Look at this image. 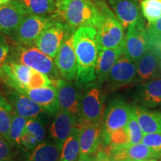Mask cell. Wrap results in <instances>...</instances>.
<instances>
[{
    "label": "cell",
    "instance_id": "5b68a950",
    "mask_svg": "<svg viewBox=\"0 0 161 161\" xmlns=\"http://www.w3.org/2000/svg\"><path fill=\"white\" fill-rule=\"evenodd\" d=\"M7 61L27 66L35 71L47 75L54 82L60 78L53 58L45 55L35 45H11Z\"/></svg>",
    "mask_w": 161,
    "mask_h": 161
},
{
    "label": "cell",
    "instance_id": "30bf717a",
    "mask_svg": "<svg viewBox=\"0 0 161 161\" xmlns=\"http://www.w3.org/2000/svg\"><path fill=\"white\" fill-rule=\"evenodd\" d=\"M133 107L122 96H116L110 101L104 116V140L112 133L126 128Z\"/></svg>",
    "mask_w": 161,
    "mask_h": 161
},
{
    "label": "cell",
    "instance_id": "1f68e13d",
    "mask_svg": "<svg viewBox=\"0 0 161 161\" xmlns=\"http://www.w3.org/2000/svg\"><path fill=\"white\" fill-rule=\"evenodd\" d=\"M26 131L31 133L37 139V142L40 143L43 142L46 137V130L41 120L38 118L30 119L27 120L25 125Z\"/></svg>",
    "mask_w": 161,
    "mask_h": 161
},
{
    "label": "cell",
    "instance_id": "2e32d148",
    "mask_svg": "<svg viewBox=\"0 0 161 161\" xmlns=\"http://www.w3.org/2000/svg\"><path fill=\"white\" fill-rule=\"evenodd\" d=\"M103 122L77 125L80 130L79 156H92L99 148L103 139Z\"/></svg>",
    "mask_w": 161,
    "mask_h": 161
},
{
    "label": "cell",
    "instance_id": "5bb4252c",
    "mask_svg": "<svg viewBox=\"0 0 161 161\" xmlns=\"http://www.w3.org/2000/svg\"><path fill=\"white\" fill-rule=\"evenodd\" d=\"M60 110L69 113L77 118L80 113L82 93L72 81L59 78L55 82Z\"/></svg>",
    "mask_w": 161,
    "mask_h": 161
},
{
    "label": "cell",
    "instance_id": "52a82bcc",
    "mask_svg": "<svg viewBox=\"0 0 161 161\" xmlns=\"http://www.w3.org/2000/svg\"><path fill=\"white\" fill-rule=\"evenodd\" d=\"M56 16H40L29 13L9 40L14 45H35V41Z\"/></svg>",
    "mask_w": 161,
    "mask_h": 161
},
{
    "label": "cell",
    "instance_id": "83f0119b",
    "mask_svg": "<svg viewBox=\"0 0 161 161\" xmlns=\"http://www.w3.org/2000/svg\"><path fill=\"white\" fill-rule=\"evenodd\" d=\"M80 130L75 127L62 147L59 161H77L80 154Z\"/></svg>",
    "mask_w": 161,
    "mask_h": 161
},
{
    "label": "cell",
    "instance_id": "44dd1931",
    "mask_svg": "<svg viewBox=\"0 0 161 161\" xmlns=\"http://www.w3.org/2000/svg\"><path fill=\"white\" fill-rule=\"evenodd\" d=\"M108 2L125 29L142 15L139 0H108Z\"/></svg>",
    "mask_w": 161,
    "mask_h": 161
},
{
    "label": "cell",
    "instance_id": "b9f144b4",
    "mask_svg": "<svg viewBox=\"0 0 161 161\" xmlns=\"http://www.w3.org/2000/svg\"><path fill=\"white\" fill-rule=\"evenodd\" d=\"M110 161H133V160H128V159H121V160H110Z\"/></svg>",
    "mask_w": 161,
    "mask_h": 161
},
{
    "label": "cell",
    "instance_id": "74e56055",
    "mask_svg": "<svg viewBox=\"0 0 161 161\" xmlns=\"http://www.w3.org/2000/svg\"><path fill=\"white\" fill-rule=\"evenodd\" d=\"M95 161H110V157L104 149L100 150L96 155Z\"/></svg>",
    "mask_w": 161,
    "mask_h": 161
},
{
    "label": "cell",
    "instance_id": "ab89813d",
    "mask_svg": "<svg viewBox=\"0 0 161 161\" xmlns=\"http://www.w3.org/2000/svg\"><path fill=\"white\" fill-rule=\"evenodd\" d=\"M78 161H95L92 156H79Z\"/></svg>",
    "mask_w": 161,
    "mask_h": 161
},
{
    "label": "cell",
    "instance_id": "d590c367",
    "mask_svg": "<svg viewBox=\"0 0 161 161\" xmlns=\"http://www.w3.org/2000/svg\"><path fill=\"white\" fill-rule=\"evenodd\" d=\"M11 45L6 36L0 34V69L7 62L8 58Z\"/></svg>",
    "mask_w": 161,
    "mask_h": 161
},
{
    "label": "cell",
    "instance_id": "ffe728a7",
    "mask_svg": "<svg viewBox=\"0 0 161 161\" xmlns=\"http://www.w3.org/2000/svg\"><path fill=\"white\" fill-rule=\"evenodd\" d=\"M110 160L128 159L133 161H142L151 158H158L153 151L143 143H139L125 148H112L107 146L104 149Z\"/></svg>",
    "mask_w": 161,
    "mask_h": 161
},
{
    "label": "cell",
    "instance_id": "7a4b0ae2",
    "mask_svg": "<svg viewBox=\"0 0 161 161\" xmlns=\"http://www.w3.org/2000/svg\"><path fill=\"white\" fill-rule=\"evenodd\" d=\"M56 17L72 29L97 26L99 11L92 0H60L57 3Z\"/></svg>",
    "mask_w": 161,
    "mask_h": 161
},
{
    "label": "cell",
    "instance_id": "277c9868",
    "mask_svg": "<svg viewBox=\"0 0 161 161\" xmlns=\"http://www.w3.org/2000/svg\"><path fill=\"white\" fill-rule=\"evenodd\" d=\"M99 21L96 27L99 46L105 49H122L125 46V29L104 0H96Z\"/></svg>",
    "mask_w": 161,
    "mask_h": 161
},
{
    "label": "cell",
    "instance_id": "7c38bea8",
    "mask_svg": "<svg viewBox=\"0 0 161 161\" xmlns=\"http://www.w3.org/2000/svg\"><path fill=\"white\" fill-rule=\"evenodd\" d=\"M136 66L125 53L120 56L108 75L107 82L110 90H115L128 84L136 83Z\"/></svg>",
    "mask_w": 161,
    "mask_h": 161
},
{
    "label": "cell",
    "instance_id": "d6a6232c",
    "mask_svg": "<svg viewBox=\"0 0 161 161\" xmlns=\"http://www.w3.org/2000/svg\"><path fill=\"white\" fill-rule=\"evenodd\" d=\"M142 142L148 148H150L158 156V158H161V134H144Z\"/></svg>",
    "mask_w": 161,
    "mask_h": 161
},
{
    "label": "cell",
    "instance_id": "4dcf8cb0",
    "mask_svg": "<svg viewBox=\"0 0 161 161\" xmlns=\"http://www.w3.org/2000/svg\"><path fill=\"white\" fill-rule=\"evenodd\" d=\"M127 130H128V138H129L128 147L142 142L144 134L136 119L134 107H133V110L130 114L129 121L127 125Z\"/></svg>",
    "mask_w": 161,
    "mask_h": 161
},
{
    "label": "cell",
    "instance_id": "ac0fdd59",
    "mask_svg": "<svg viewBox=\"0 0 161 161\" xmlns=\"http://www.w3.org/2000/svg\"><path fill=\"white\" fill-rule=\"evenodd\" d=\"M19 92L28 96L41 107L45 112L57 114L60 110L58 91L55 86H47L34 89H23Z\"/></svg>",
    "mask_w": 161,
    "mask_h": 161
},
{
    "label": "cell",
    "instance_id": "f1b7e54d",
    "mask_svg": "<svg viewBox=\"0 0 161 161\" xmlns=\"http://www.w3.org/2000/svg\"><path fill=\"white\" fill-rule=\"evenodd\" d=\"M142 16L152 25L161 17V0H142L140 2Z\"/></svg>",
    "mask_w": 161,
    "mask_h": 161
},
{
    "label": "cell",
    "instance_id": "4316f807",
    "mask_svg": "<svg viewBox=\"0 0 161 161\" xmlns=\"http://www.w3.org/2000/svg\"><path fill=\"white\" fill-rule=\"evenodd\" d=\"M14 107L0 90V136L10 141V127L11 124Z\"/></svg>",
    "mask_w": 161,
    "mask_h": 161
},
{
    "label": "cell",
    "instance_id": "60d3db41",
    "mask_svg": "<svg viewBox=\"0 0 161 161\" xmlns=\"http://www.w3.org/2000/svg\"><path fill=\"white\" fill-rule=\"evenodd\" d=\"M10 1H11V0H0V5H4V4L8 3Z\"/></svg>",
    "mask_w": 161,
    "mask_h": 161
},
{
    "label": "cell",
    "instance_id": "9c48e42d",
    "mask_svg": "<svg viewBox=\"0 0 161 161\" xmlns=\"http://www.w3.org/2000/svg\"><path fill=\"white\" fill-rule=\"evenodd\" d=\"M72 29H75L55 17L39 36L35 46L45 55L55 58L64 40Z\"/></svg>",
    "mask_w": 161,
    "mask_h": 161
},
{
    "label": "cell",
    "instance_id": "e575fe53",
    "mask_svg": "<svg viewBox=\"0 0 161 161\" xmlns=\"http://www.w3.org/2000/svg\"><path fill=\"white\" fill-rule=\"evenodd\" d=\"M13 144L0 136V161H8L14 158Z\"/></svg>",
    "mask_w": 161,
    "mask_h": 161
},
{
    "label": "cell",
    "instance_id": "d6986e66",
    "mask_svg": "<svg viewBox=\"0 0 161 161\" xmlns=\"http://www.w3.org/2000/svg\"><path fill=\"white\" fill-rule=\"evenodd\" d=\"M77 125V118L69 113L60 110L56 114L50 128V134L53 142L60 149H62L64 142Z\"/></svg>",
    "mask_w": 161,
    "mask_h": 161
},
{
    "label": "cell",
    "instance_id": "f546056e",
    "mask_svg": "<svg viewBox=\"0 0 161 161\" xmlns=\"http://www.w3.org/2000/svg\"><path fill=\"white\" fill-rule=\"evenodd\" d=\"M27 120V119L19 115L16 111L13 113L10 127V141L13 145L19 147L21 146L20 140L25 130Z\"/></svg>",
    "mask_w": 161,
    "mask_h": 161
},
{
    "label": "cell",
    "instance_id": "836d02e7",
    "mask_svg": "<svg viewBox=\"0 0 161 161\" xmlns=\"http://www.w3.org/2000/svg\"><path fill=\"white\" fill-rule=\"evenodd\" d=\"M147 30L150 46L161 43V17L152 25H148Z\"/></svg>",
    "mask_w": 161,
    "mask_h": 161
},
{
    "label": "cell",
    "instance_id": "8992f818",
    "mask_svg": "<svg viewBox=\"0 0 161 161\" xmlns=\"http://www.w3.org/2000/svg\"><path fill=\"white\" fill-rule=\"evenodd\" d=\"M82 93L78 125L103 122L105 113V95L101 86L92 83Z\"/></svg>",
    "mask_w": 161,
    "mask_h": 161
},
{
    "label": "cell",
    "instance_id": "4fadbf2b",
    "mask_svg": "<svg viewBox=\"0 0 161 161\" xmlns=\"http://www.w3.org/2000/svg\"><path fill=\"white\" fill-rule=\"evenodd\" d=\"M29 12L18 0L0 5V34L11 37Z\"/></svg>",
    "mask_w": 161,
    "mask_h": 161
},
{
    "label": "cell",
    "instance_id": "8fae6325",
    "mask_svg": "<svg viewBox=\"0 0 161 161\" xmlns=\"http://www.w3.org/2000/svg\"><path fill=\"white\" fill-rule=\"evenodd\" d=\"M75 30L72 29L69 32L54 58L60 76L68 81L75 80L77 74V60L73 45V35Z\"/></svg>",
    "mask_w": 161,
    "mask_h": 161
},
{
    "label": "cell",
    "instance_id": "e0dca14e",
    "mask_svg": "<svg viewBox=\"0 0 161 161\" xmlns=\"http://www.w3.org/2000/svg\"><path fill=\"white\" fill-rule=\"evenodd\" d=\"M136 103L145 108H154L161 105V75L144 81L134 92Z\"/></svg>",
    "mask_w": 161,
    "mask_h": 161
},
{
    "label": "cell",
    "instance_id": "8d00e7d4",
    "mask_svg": "<svg viewBox=\"0 0 161 161\" xmlns=\"http://www.w3.org/2000/svg\"><path fill=\"white\" fill-rule=\"evenodd\" d=\"M20 143H21V146L23 148L29 151H33L35 149L36 147L39 145V142H37L35 136L31 134V133L26 131V130H25V132L21 136Z\"/></svg>",
    "mask_w": 161,
    "mask_h": 161
},
{
    "label": "cell",
    "instance_id": "ee69618b",
    "mask_svg": "<svg viewBox=\"0 0 161 161\" xmlns=\"http://www.w3.org/2000/svg\"><path fill=\"white\" fill-rule=\"evenodd\" d=\"M160 71L161 73V58L160 57Z\"/></svg>",
    "mask_w": 161,
    "mask_h": 161
},
{
    "label": "cell",
    "instance_id": "9a60e30c",
    "mask_svg": "<svg viewBox=\"0 0 161 161\" xmlns=\"http://www.w3.org/2000/svg\"><path fill=\"white\" fill-rule=\"evenodd\" d=\"M3 92L15 108V111L27 119L38 118L40 114L45 112L39 104L35 103L31 98L9 86L4 85Z\"/></svg>",
    "mask_w": 161,
    "mask_h": 161
},
{
    "label": "cell",
    "instance_id": "6da1fadb",
    "mask_svg": "<svg viewBox=\"0 0 161 161\" xmlns=\"http://www.w3.org/2000/svg\"><path fill=\"white\" fill-rule=\"evenodd\" d=\"M73 45L77 60L75 84L80 90L96 81L99 44L97 32L93 27H80L74 32Z\"/></svg>",
    "mask_w": 161,
    "mask_h": 161
},
{
    "label": "cell",
    "instance_id": "7bdbcfd3",
    "mask_svg": "<svg viewBox=\"0 0 161 161\" xmlns=\"http://www.w3.org/2000/svg\"><path fill=\"white\" fill-rule=\"evenodd\" d=\"M142 161H158V160H157V159L155 158H151V159H147V160H142Z\"/></svg>",
    "mask_w": 161,
    "mask_h": 161
},
{
    "label": "cell",
    "instance_id": "d4e9b609",
    "mask_svg": "<svg viewBox=\"0 0 161 161\" xmlns=\"http://www.w3.org/2000/svg\"><path fill=\"white\" fill-rule=\"evenodd\" d=\"M61 149L54 142L43 141L36 147L27 161H59Z\"/></svg>",
    "mask_w": 161,
    "mask_h": 161
},
{
    "label": "cell",
    "instance_id": "484cf974",
    "mask_svg": "<svg viewBox=\"0 0 161 161\" xmlns=\"http://www.w3.org/2000/svg\"><path fill=\"white\" fill-rule=\"evenodd\" d=\"M30 14L40 16H55L57 3L55 0H18Z\"/></svg>",
    "mask_w": 161,
    "mask_h": 161
},
{
    "label": "cell",
    "instance_id": "bcb514c9",
    "mask_svg": "<svg viewBox=\"0 0 161 161\" xmlns=\"http://www.w3.org/2000/svg\"><path fill=\"white\" fill-rule=\"evenodd\" d=\"M8 161H12V160H8Z\"/></svg>",
    "mask_w": 161,
    "mask_h": 161
},
{
    "label": "cell",
    "instance_id": "7402d4cb",
    "mask_svg": "<svg viewBox=\"0 0 161 161\" xmlns=\"http://www.w3.org/2000/svg\"><path fill=\"white\" fill-rule=\"evenodd\" d=\"M124 52V48L122 49H105L99 48L98 56L96 67L95 83L102 86L107 81L108 75L114 64Z\"/></svg>",
    "mask_w": 161,
    "mask_h": 161
},
{
    "label": "cell",
    "instance_id": "cb8c5ba5",
    "mask_svg": "<svg viewBox=\"0 0 161 161\" xmlns=\"http://www.w3.org/2000/svg\"><path fill=\"white\" fill-rule=\"evenodd\" d=\"M134 108L143 134H161V112L152 111L140 106Z\"/></svg>",
    "mask_w": 161,
    "mask_h": 161
},
{
    "label": "cell",
    "instance_id": "3957f363",
    "mask_svg": "<svg viewBox=\"0 0 161 161\" xmlns=\"http://www.w3.org/2000/svg\"><path fill=\"white\" fill-rule=\"evenodd\" d=\"M0 81L19 92L23 89L44 87L54 81L47 75L23 64L7 61L0 69Z\"/></svg>",
    "mask_w": 161,
    "mask_h": 161
},
{
    "label": "cell",
    "instance_id": "603a6c76",
    "mask_svg": "<svg viewBox=\"0 0 161 161\" xmlns=\"http://www.w3.org/2000/svg\"><path fill=\"white\" fill-rule=\"evenodd\" d=\"M136 83L144 82L161 75L160 71V57L150 49L136 63Z\"/></svg>",
    "mask_w": 161,
    "mask_h": 161
},
{
    "label": "cell",
    "instance_id": "f35d334b",
    "mask_svg": "<svg viewBox=\"0 0 161 161\" xmlns=\"http://www.w3.org/2000/svg\"><path fill=\"white\" fill-rule=\"evenodd\" d=\"M150 49L153 50L155 53L158 54L159 57L161 58V43L156 44V45H154L152 46H150Z\"/></svg>",
    "mask_w": 161,
    "mask_h": 161
},
{
    "label": "cell",
    "instance_id": "ba28073f",
    "mask_svg": "<svg viewBox=\"0 0 161 161\" xmlns=\"http://www.w3.org/2000/svg\"><path fill=\"white\" fill-rule=\"evenodd\" d=\"M125 39L124 52L136 63L150 49L147 27L142 15L128 26Z\"/></svg>",
    "mask_w": 161,
    "mask_h": 161
},
{
    "label": "cell",
    "instance_id": "f6af8a7d",
    "mask_svg": "<svg viewBox=\"0 0 161 161\" xmlns=\"http://www.w3.org/2000/svg\"><path fill=\"white\" fill-rule=\"evenodd\" d=\"M55 1H60V0H55Z\"/></svg>",
    "mask_w": 161,
    "mask_h": 161
}]
</instances>
